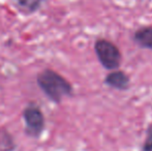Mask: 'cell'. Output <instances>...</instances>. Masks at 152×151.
<instances>
[{
  "label": "cell",
  "instance_id": "6da1fadb",
  "mask_svg": "<svg viewBox=\"0 0 152 151\" xmlns=\"http://www.w3.org/2000/svg\"><path fill=\"white\" fill-rule=\"evenodd\" d=\"M37 85L52 101L59 104L64 96L72 94V87L66 79L52 69H45L37 76Z\"/></svg>",
  "mask_w": 152,
  "mask_h": 151
},
{
  "label": "cell",
  "instance_id": "7a4b0ae2",
  "mask_svg": "<svg viewBox=\"0 0 152 151\" xmlns=\"http://www.w3.org/2000/svg\"><path fill=\"white\" fill-rule=\"evenodd\" d=\"M94 51L100 64L106 69H116L120 66L122 56L118 47L104 38L97 39L94 44Z\"/></svg>",
  "mask_w": 152,
  "mask_h": 151
},
{
  "label": "cell",
  "instance_id": "3957f363",
  "mask_svg": "<svg viewBox=\"0 0 152 151\" xmlns=\"http://www.w3.org/2000/svg\"><path fill=\"white\" fill-rule=\"evenodd\" d=\"M23 118L25 121V131L31 138L40 137L45 129V116L40 108L31 104L23 111Z\"/></svg>",
  "mask_w": 152,
  "mask_h": 151
},
{
  "label": "cell",
  "instance_id": "277c9868",
  "mask_svg": "<svg viewBox=\"0 0 152 151\" xmlns=\"http://www.w3.org/2000/svg\"><path fill=\"white\" fill-rule=\"evenodd\" d=\"M104 83L111 88L117 90H127L129 88L130 80L129 77L122 71H115L109 74L104 79Z\"/></svg>",
  "mask_w": 152,
  "mask_h": 151
},
{
  "label": "cell",
  "instance_id": "5b68a950",
  "mask_svg": "<svg viewBox=\"0 0 152 151\" xmlns=\"http://www.w3.org/2000/svg\"><path fill=\"white\" fill-rule=\"evenodd\" d=\"M134 42L140 47L152 50V27H142L134 34Z\"/></svg>",
  "mask_w": 152,
  "mask_h": 151
},
{
  "label": "cell",
  "instance_id": "8992f818",
  "mask_svg": "<svg viewBox=\"0 0 152 151\" xmlns=\"http://www.w3.org/2000/svg\"><path fill=\"white\" fill-rule=\"evenodd\" d=\"M16 143L12 136L5 128L0 127V151H14Z\"/></svg>",
  "mask_w": 152,
  "mask_h": 151
},
{
  "label": "cell",
  "instance_id": "52a82bcc",
  "mask_svg": "<svg viewBox=\"0 0 152 151\" xmlns=\"http://www.w3.org/2000/svg\"><path fill=\"white\" fill-rule=\"evenodd\" d=\"M17 1L23 8L27 9L28 12H34L39 7L44 0H17Z\"/></svg>",
  "mask_w": 152,
  "mask_h": 151
},
{
  "label": "cell",
  "instance_id": "ba28073f",
  "mask_svg": "<svg viewBox=\"0 0 152 151\" xmlns=\"http://www.w3.org/2000/svg\"><path fill=\"white\" fill-rule=\"evenodd\" d=\"M142 151H152V124L149 125V127L147 128L146 139H145Z\"/></svg>",
  "mask_w": 152,
  "mask_h": 151
}]
</instances>
